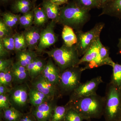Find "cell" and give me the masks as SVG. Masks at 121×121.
<instances>
[{
  "label": "cell",
  "mask_w": 121,
  "mask_h": 121,
  "mask_svg": "<svg viewBox=\"0 0 121 121\" xmlns=\"http://www.w3.org/2000/svg\"><path fill=\"white\" fill-rule=\"evenodd\" d=\"M41 30L40 28L34 25L25 29L22 32L27 44L28 49L36 51L40 39Z\"/></svg>",
  "instance_id": "15"
},
{
  "label": "cell",
  "mask_w": 121,
  "mask_h": 121,
  "mask_svg": "<svg viewBox=\"0 0 121 121\" xmlns=\"http://www.w3.org/2000/svg\"><path fill=\"white\" fill-rule=\"evenodd\" d=\"M105 97L97 94L79 99L67 103L82 115L84 120L100 119L103 115Z\"/></svg>",
  "instance_id": "2"
},
{
  "label": "cell",
  "mask_w": 121,
  "mask_h": 121,
  "mask_svg": "<svg viewBox=\"0 0 121 121\" xmlns=\"http://www.w3.org/2000/svg\"><path fill=\"white\" fill-rule=\"evenodd\" d=\"M74 29L67 25H64L62 32V37L64 44L72 47L77 43V37Z\"/></svg>",
  "instance_id": "24"
},
{
  "label": "cell",
  "mask_w": 121,
  "mask_h": 121,
  "mask_svg": "<svg viewBox=\"0 0 121 121\" xmlns=\"http://www.w3.org/2000/svg\"><path fill=\"white\" fill-rule=\"evenodd\" d=\"M70 107V105L67 103L64 106L56 105L48 121H64L65 115Z\"/></svg>",
  "instance_id": "27"
},
{
  "label": "cell",
  "mask_w": 121,
  "mask_h": 121,
  "mask_svg": "<svg viewBox=\"0 0 121 121\" xmlns=\"http://www.w3.org/2000/svg\"><path fill=\"white\" fill-rule=\"evenodd\" d=\"M41 74L48 82L56 87L60 79V73L59 67L51 58L47 61Z\"/></svg>",
  "instance_id": "13"
},
{
  "label": "cell",
  "mask_w": 121,
  "mask_h": 121,
  "mask_svg": "<svg viewBox=\"0 0 121 121\" xmlns=\"http://www.w3.org/2000/svg\"><path fill=\"white\" fill-rule=\"evenodd\" d=\"M102 9L99 16L107 15L121 20V0H111Z\"/></svg>",
  "instance_id": "18"
},
{
  "label": "cell",
  "mask_w": 121,
  "mask_h": 121,
  "mask_svg": "<svg viewBox=\"0 0 121 121\" xmlns=\"http://www.w3.org/2000/svg\"><path fill=\"white\" fill-rule=\"evenodd\" d=\"M13 62L12 59H0V72L10 69Z\"/></svg>",
  "instance_id": "36"
},
{
  "label": "cell",
  "mask_w": 121,
  "mask_h": 121,
  "mask_svg": "<svg viewBox=\"0 0 121 121\" xmlns=\"http://www.w3.org/2000/svg\"><path fill=\"white\" fill-rule=\"evenodd\" d=\"M15 52L16 62L26 68L38 56L35 51L29 49Z\"/></svg>",
  "instance_id": "20"
},
{
  "label": "cell",
  "mask_w": 121,
  "mask_h": 121,
  "mask_svg": "<svg viewBox=\"0 0 121 121\" xmlns=\"http://www.w3.org/2000/svg\"><path fill=\"white\" fill-rule=\"evenodd\" d=\"M10 54V52L4 47L2 43L0 41V59L8 58Z\"/></svg>",
  "instance_id": "39"
},
{
  "label": "cell",
  "mask_w": 121,
  "mask_h": 121,
  "mask_svg": "<svg viewBox=\"0 0 121 121\" xmlns=\"http://www.w3.org/2000/svg\"><path fill=\"white\" fill-rule=\"evenodd\" d=\"M14 0H0V2L1 5L5 6L9 4H11Z\"/></svg>",
  "instance_id": "42"
},
{
  "label": "cell",
  "mask_w": 121,
  "mask_h": 121,
  "mask_svg": "<svg viewBox=\"0 0 121 121\" xmlns=\"http://www.w3.org/2000/svg\"><path fill=\"white\" fill-rule=\"evenodd\" d=\"M12 29L7 26L2 20H0V39H2L7 36L12 35Z\"/></svg>",
  "instance_id": "35"
},
{
  "label": "cell",
  "mask_w": 121,
  "mask_h": 121,
  "mask_svg": "<svg viewBox=\"0 0 121 121\" xmlns=\"http://www.w3.org/2000/svg\"><path fill=\"white\" fill-rule=\"evenodd\" d=\"M90 11L80 7L73 0L69 1L60 7L58 23L67 25L76 31L82 30L90 19Z\"/></svg>",
  "instance_id": "1"
},
{
  "label": "cell",
  "mask_w": 121,
  "mask_h": 121,
  "mask_svg": "<svg viewBox=\"0 0 121 121\" xmlns=\"http://www.w3.org/2000/svg\"><path fill=\"white\" fill-rule=\"evenodd\" d=\"M13 36L15 41V51L27 50L28 48L25 38L23 33H16Z\"/></svg>",
  "instance_id": "29"
},
{
  "label": "cell",
  "mask_w": 121,
  "mask_h": 121,
  "mask_svg": "<svg viewBox=\"0 0 121 121\" xmlns=\"http://www.w3.org/2000/svg\"><path fill=\"white\" fill-rule=\"evenodd\" d=\"M84 120L82 115L70 106L66 113L64 121H83Z\"/></svg>",
  "instance_id": "33"
},
{
  "label": "cell",
  "mask_w": 121,
  "mask_h": 121,
  "mask_svg": "<svg viewBox=\"0 0 121 121\" xmlns=\"http://www.w3.org/2000/svg\"><path fill=\"white\" fill-rule=\"evenodd\" d=\"M83 71L82 67L77 66L66 69L60 73L56 86L59 98L71 94L81 83V75Z\"/></svg>",
  "instance_id": "5"
},
{
  "label": "cell",
  "mask_w": 121,
  "mask_h": 121,
  "mask_svg": "<svg viewBox=\"0 0 121 121\" xmlns=\"http://www.w3.org/2000/svg\"><path fill=\"white\" fill-rule=\"evenodd\" d=\"M83 8L90 11L93 9H101L99 0H73Z\"/></svg>",
  "instance_id": "31"
},
{
  "label": "cell",
  "mask_w": 121,
  "mask_h": 121,
  "mask_svg": "<svg viewBox=\"0 0 121 121\" xmlns=\"http://www.w3.org/2000/svg\"><path fill=\"white\" fill-rule=\"evenodd\" d=\"M0 41L9 52L15 51V41L13 35L0 39Z\"/></svg>",
  "instance_id": "34"
},
{
  "label": "cell",
  "mask_w": 121,
  "mask_h": 121,
  "mask_svg": "<svg viewBox=\"0 0 121 121\" xmlns=\"http://www.w3.org/2000/svg\"><path fill=\"white\" fill-rule=\"evenodd\" d=\"M100 0V4H101V9H102L111 0Z\"/></svg>",
  "instance_id": "43"
},
{
  "label": "cell",
  "mask_w": 121,
  "mask_h": 121,
  "mask_svg": "<svg viewBox=\"0 0 121 121\" xmlns=\"http://www.w3.org/2000/svg\"><path fill=\"white\" fill-rule=\"evenodd\" d=\"M91 121L90 120H89V121Z\"/></svg>",
  "instance_id": "47"
},
{
  "label": "cell",
  "mask_w": 121,
  "mask_h": 121,
  "mask_svg": "<svg viewBox=\"0 0 121 121\" xmlns=\"http://www.w3.org/2000/svg\"><path fill=\"white\" fill-rule=\"evenodd\" d=\"M11 106L8 94L0 95V110L9 108Z\"/></svg>",
  "instance_id": "37"
},
{
  "label": "cell",
  "mask_w": 121,
  "mask_h": 121,
  "mask_svg": "<svg viewBox=\"0 0 121 121\" xmlns=\"http://www.w3.org/2000/svg\"><path fill=\"white\" fill-rule=\"evenodd\" d=\"M103 116L105 121H117L121 116V89L110 82L106 86Z\"/></svg>",
  "instance_id": "4"
},
{
  "label": "cell",
  "mask_w": 121,
  "mask_h": 121,
  "mask_svg": "<svg viewBox=\"0 0 121 121\" xmlns=\"http://www.w3.org/2000/svg\"><path fill=\"white\" fill-rule=\"evenodd\" d=\"M11 69L13 76V86L30 81L29 73L26 67L15 62H13Z\"/></svg>",
  "instance_id": "14"
},
{
  "label": "cell",
  "mask_w": 121,
  "mask_h": 121,
  "mask_svg": "<svg viewBox=\"0 0 121 121\" xmlns=\"http://www.w3.org/2000/svg\"><path fill=\"white\" fill-rule=\"evenodd\" d=\"M50 100L39 105L31 107L30 111L37 121H48L54 108L56 105V100Z\"/></svg>",
  "instance_id": "11"
},
{
  "label": "cell",
  "mask_w": 121,
  "mask_h": 121,
  "mask_svg": "<svg viewBox=\"0 0 121 121\" xmlns=\"http://www.w3.org/2000/svg\"><path fill=\"white\" fill-rule=\"evenodd\" d=\"M24 113L11 106L0 110V121H19Z\"/></svg>",
  "instance_id": "23"
},
{
  "label": "cell",
  "mask_w": 121,
  "mask_h": 121,
  "mask_svg": "<svg viewBox=\"0 0 121 121\" xmlns=\"http://www.w3.org/2000/svg\"><path fill=\"white\" fill-rule=\"evenodd\" d=\"M30 86L27 82L13 86L8 94L11 106L22 112L29 106V95Z\"/></svg>",
  "instance_id": "7"
},
{
  "label": "cell",
  "mask_w": 121,
  "mask_h": 121,
  "mask_svg": "<svg viewBox=\"0 0 121 121\" xmlns=\"http://www.w3.org/2000/svg\"><path fill=\"white\" fill-rule=\"evenodd\" d=\"M19 121H37L30 111L24 113Z\"/></svg>",
  "instance_id": "38"
},
{
  "label": "cell",
  "mask_w": 121,
  "mask_h": 121,
  "mask_svg": "<svg viewBox=\"0 0 121 121\" xmlns=\"http://www.w3.org/2000/svg\"><path fill=\"white\" fill-rule=\"evenodd\" d=\"M12 88L4 85H0V95L8 94Z\"/></svg>",
  "instance_id": "40"
},
{
  "label": "cell",
  "mask_w": 121,
  "mask_h": 121,
  "mask_svg": "<svg viewBox=\"0 0 121 121\" xmlns=\"http://www.w3.org/2000/svg\"><path fill=\"white\" fill-rule=\"evenodd\" d=\"M13 76L11 68L5 71L0 72V85H4L10 88L13 86Z\"/></svg>",
  "instance_id": "32"
},
{
  "label": "cell",
  "mask_w": 121,
  "mask_h": 121,
  "mask_svg": "<svg viewBox=\"0 0 121 121\" xmlns=\"http://www.w3.org/2000/svg\"><path fill=\"white\" fill-rule=\"evenodd\" d=\"M30 82V86L43 93L50 99L59 98L56 87L48 82L42 74Z\"/></svg>",
  "instance_id": "10"
},
{
  "label": "cell",
  "mask_w": 121,
  "mask_h": 121,
  "mask_svg": "<svg viewBox=\"0 0 121 121\" xmlns=\"http://www.w3.org/2000/svg\"><path fill=\"white\" fill-rule=\"evenodd\" d=\"M117 47L118 48V54L121 55V37L118 39V43L117 44Z\"/></svg>",
  "instance_id": "44"
},
{
  "label": "cell",
  "mask_w": 121,
  "mask_h": 121,
  "mask_svg": "<svg viewBox=\"0 0 121 121\" xmlns=\"http://www.w3.org/2000/svg\"><path fill=\"white\" fill-rule=\"evenodd\" d=\"M51 0L54 4L59 6L66 4L69 2L68 0Z\"/></svg>",
  "instance_id": "41"
},
{
  "label": "cell",
  "mask_w": 121,
  "mask_h": 121,
  "mask_svg": "<svg viewBox=\"0 0 121 121\" xmlns=\"http://www.w3.org/2000/svg\"><path fill=\"white\" fill-rule=\"evenodd\" d=\"M29 97V103L31 105V107L37 106L52 100L43 93L30 86Z\"/></svg>",
  "instance_id": "22"
},
{
  "label": "cell",
  "mask_w": 121,
  "mask_h": 121,
  "mask_svg": "<svg viewBox=\"0 0 121 121\" xmlns=\"http://www.w3.org/2000/svg\"><path fill=\"white\" fill-rule=\"evenodd\" d=\"M34 19V13L32 10L21 16L19 20L20 26L25 30L29 28L33 25Z\"/></svg>",
  "instance_id": "30"
},
{
  "label": "cell",
  "mask_w": 121,
  "mask_h": 121,
  "mask_svg": "<svg viewBox=\"0 0 121 121\" xmlns=\"http://www.w3.org/2000/svg\"><path fill=\"white\" fill-rule=\"evenodd\" d=\"M104 26V23L100 22L96 24L94 27L86 32L82 30L76 31L77 37L76 46L79 57L82 56L93 44L100 38V34Z\"/></svg>",
  "instance_id": "6"
},
{
  "label": "cell",
  "mask_w": 121,
  "mask_h": 121,
  "mask_svg": "<svg viewBox=\"0 0 121 121\" xmlns=\"http://www.w3.org/2000/svg\"><path fill=\"white\" fill-rule=\"evenodd\" d=\"M103 45L100 38L97 39L80 59L78 65L90 62L94 60L99 54Z\"/></svg>",
  "instance_id": "16"
},
{
  "label": "cell",
  "mask_w": 121,
  "mask_h": 121,
  "mask_svg": "<svg viewBox=\"0 0 121 121\" xmlns=\"http://www.w3.org/2000/svg\"><path fill=\"white\" fill-rule=\"evenodd\" d=\"M32 0V1H33V2H35H35H36V1H37V0Z\"/></svg>",
  "instance_id": "45"
},
{
  "label": "cell",
  "mask_w": 121,
  "mask_h": 121,
  "mask_svg": "<svg viewBox=\"0 0 121 121\" xmlns=\"http://www.w3.org/2000/svg\"><path fill=\"white\" fill-rule=\"evenodd\" d=\"M34 23L35 26L41 28L47 23L49 19L42 7H35L33 9Z\"/></svg>",
  "instance_id": "26"
},
{
  "label": "cell",
  "mask_w": 121,
  "mask_h": 121,
  "mask_svg": "<svg viewBox=\"0 0 121 121\" xmlns=\"http://www.w3.org/2000/svg\"><path fill=\"white\" fill-rule=\"evenodd\" d=\"M103 82L102 77L98 76L85 82L81 83L69 95L67 103H71L80 98L95 94L99 84Z\"/></svg>",
  "instance_id": "8"
},
{
  "label": "cell",
  "mask_w": 121,
  "mask_h": 121,
  "mask_svg": "<svg viewBox=\"0 0 121 121\" xmlns=\"http://www.w3.org/2000/svg\"><path fill=\"white\" fill-rule=\"evenodd\" d=\"M49 19L58 23L60 13L59 5L55 4L51 0H43L40 4Z\"/></svg>",
  "instance_id": "17"
},
{
  "label": "cell",
  "mask_w": 121,
  "mask_h": 121,
  "mask_svg": "<svg viewBox=\"0 0 121 121\" xmlns=\"http://www.w3.org/2000/svg\"><path fill=\"white\" fill-rule=\"evenodd\" d=\"M56 23L51 21L46 27L41 29L39 41L35 51L37 54L44 52L46 49L54 45L58 39L54 29Z\"/></svg>",
  "instance_id": "9"
},
{
  "label": "cell",
  "mask_w": 121,
  "mask_h": 121,
  "mask_svg": "<svg viewBox=\"0 0 121 121\" xmlns=\"http://www.w3.org/2000/svg\"><path fill=\"white\" fill-rule=\"evenodd\" d=\"M121 121V117H120V118H119V119H118V121Z\"/></svg>",
  "instance_id": "46"
},
{
  "label": "cell",
  "mask_w": 121,
  "mask_h": 121,
  "mask_svg": "<svg viewBox=\"0 0 121 121\" xmlns=\"http://www.w3.org/2000/svg\"><path fill=\"white\" fill-rule=\"evenodd\" d=\"M46 63L45 59L38 56L26 67L29 73L30 80L34 79L41 74Z\"/></svg>",
  "instance_id": "21"
},
{
  "label": "cell",
  "mask_w": 121,
  "mask_h": 121,
  "mask_svg": "<svg viewBox=\"0 0 121 121\" xmlns=\"http://www.w3.org/2000/svg\"><path fill=\"white\" fill-rule=\"evenodd\" d=\"M59 67L61 73L66 69L79 66L80 58L76 45L68 47L65 44L60 48L44 51Z\"/></svg>",
  "instance_id": "3"
},
{
  "label": "cell",
  "mask_w": 121,
  "mask_h": 121,
  "mask_svg": "<svg viewBox=\"0 0 121 121\" xmlns=\"http://www.w3.org/2000/svg\"><path fill=\"white\" fill-rule=\"evenodd\" d=\"M112 67L113 72L110 82L121 89V64L114 62Z\"/></svg>",
  "instance_id": "28"
},
{
  "label": "cell",
  "mask_w": 121,
  "mask_h": 121,
  "mask_svg": "<svg viewBox=\"0 0 121 121\" xmlns=\"http://www.w3.org/2000/svg\"><path fill=\"white\" fill-rule=\"evenodd\" d=\"M114 61L109 56V48L103 45L99 54L94 60L86 63L82 67L83 71L87 69H91L101 66L105 65H108L112 66Z\"/></svg>",
  "instance_id": "12"
},
{
  "label": "cell",
  "mask_w": 121,
  "mask_h": 121,
  "mask_svg": "<svg viewBox=\"0 0 121 121\" xmlns=\"http://www.w3.org/2000/svg\"><path fill=\"white\" fill-rule=\"evenodd\" d=\"M2 20L5 24L12 29L15 28L19 25L21 15L16 14L9 11H6L1 13Z\"/></svg>",
  "instance_id": "25"
},
{
  "label": "cell",
  "mask_w": 121,
  "mask_h": 121,
  "mask_svg": "<svg viewBox=\"0 0 121 121\" xmlns=\"http://www.w3.org/2000/svg\"><path fill=\"white\" fill-rule=\"evenodd\" d=\"M35 7V3L32 0H15L11 4L12 12L16 14H25L32 11Z\"/></svg>",
  "instance_id": "19"
}]
</instances>
